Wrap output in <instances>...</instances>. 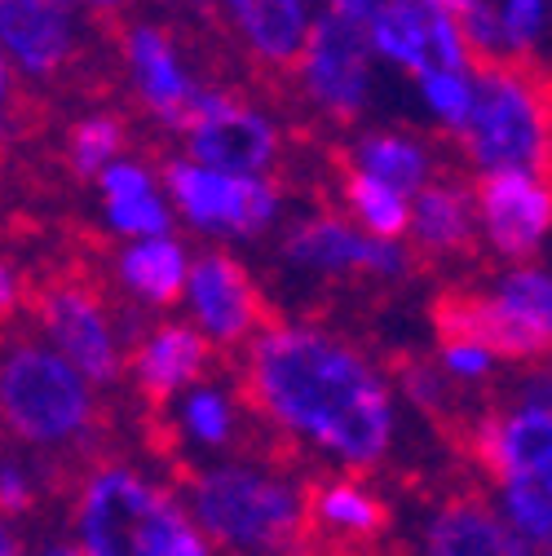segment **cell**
Instances as JSON below:
<instances>
[{"instance_id": "23", "label": "cell", "mask_w": 552, "mask_h": 556, "mask_svg": "<svg viewBox=\"0 0 552 556\" xmlns=\"http://www.w3.org/2000/svg\"><path fill=\"white\" fill-rule=\"evenodd\" d=\"M402 243H411L406 252L421 256H464L477 243L473 186L455 177H434L421 194H411Z\"/></svg>"}, {"instance_id": "31", "label": "cell", "mask_w": 552, "mask_h": 556, "mask_svg": "<svg viewBox=\"0 0 552 556\" xmlns=\"http://www.w3.org/2000/svg\"><path fill=\"white\" fill-rule=\"evenodd\" d=\"M447 384L464 389V384H487L495 371H500V358L487 350V344H477V340H442V350H438V363H434Z\"/></svg>"}, {"instance_id": "1", "label": "cell", "mask_w": 552, "mask_h": 556, "mask_svg": "<svg viewBox=\"0 0 552 556\" xmlns=\"http://www.w3.org/2000/svg\"><path fill=\"white\" fill-rule=\"evenodd\" d=\"M243 350V397L279 438L331 459L344 477L389 459L398 389L350 336L292 318L265 323Z\"/></svg>"}, {"instance_id": "5", "label": "cell", "mask_w": 552, "mask_h": 556, "mask_svg": "<svg viewBox=\"0 0 552 556\" xmlns=\"http://www.w3.org/2000/svg\"><path fill=\"white\" fill-rule=\"evenodd\" d=\"M0 429L32 451H66L98 429V389L40 340L0 354Z\"/></svg>"}, {"instance_id": "25", "label": "cell", "mask_w": 552, "mask_h": 556, "mask_svg": "<svg viewBox=\"0 0 552 556\" xmlns=\"http://www.w3.org/2000/svg\"><path fill=\"white\" fill-rule=\"evenodd\" d=\"M168 425L181 442L199 451H226L239 438V397L222 380H199L173 397Z\"/></svg>"}, {"instance_id": "24", "label": "cell", "mask_w": 552, "mask_h": 556, "mask_svg": "<svg viewBox=\"0 0 552 556\" xmlns=\"http://www.w3.org/2000/svg\"><path fill=\"white\" fill-rule=\"evenodd\" d=\"M350 168L411 199L438 177V155L421 132L380 124V128H363L350 142Z\"/></svg>"}, {"instance_id": "17", "label": "cell", "mask_w": 552, "mask_h": 556, "mask_svg": "<svg viewBox=\"0 0 552 556\" xmlns=\"http://www.w3.org/2000/svg\"><path fill=\"white\" fill-rule=\"evenodd\" d=\"M477 239L504 265L539 261L552 230L548 173H487L473 186Z\"/></svg>"}, {"instance_id": "37", "label": "cell", "mask_w": 552, "mask_h": 556, "mask_svg": "<svg viewBox=\"0 0 552 556\" xmlns=\"http://www.w3.org/2000/svg\"><path fill=\"white\" fill-rule=\"evenodd\" d=\"M372 5H376V0H318V10H336L344 18H363Z\"/></svg>"}, {"instance_id": "9", "label": "cell", "mask_w": 552, "mask_h": 556, "mask_svg": "<svg viewBox=\"0 0 552 556\" xmlns=\"http://www.w3.org/2000/svg\"><path fill=\"white\" fill-rule=\"evenodd\" d=\"M297 76L301 102L327 124H359L376 102V58L367 49L363 23L344 18L336 10H318L297 62L288 66Z\"/></svg>"}, {"instance_id": "16", "label": "cell", "mask_w": 552, "mask_h": 556, "mask_svg": "<svg viewBox=\"0 0 552 556\" xmlns=\"http://www.w3.org/2000/svg\"><path fill=\"white\" fill-rule=\"evenodd\" d=\"M0 53L18 85H53L85 53L80 0H0Z\"/></svg>"}, {"instance_id": "15", "label": "cell", "mask_w": 552, "mask_h": 556, "mask_svg": "<svg viewBox=\"0 0 552 556\" xmlns=\"http://www.w3.org/2000/svg\"><path fill=\"white\" fill-rule=\"evenodd\" d=\"M120 62L133 102L142 106L160 128L177 132L199 98V76L173 27L155 18H133L120 31Z\"/></svg>"}, {"instance_id": "33", "label": "cell", "mask_w": 552, "mask_h": 556, "mask_svg": "<svg viewBox=\"0 0 552 556\" xmlns=\"http://www.w3.org/2000/svg\"><path fill=\"white\" fill-rule=\"evenodd\" d=\"M36 500H40L36 472L14 455H0V517H23L36 508Z\"/></svg>"}, {"instance_id": "39", "label": "cell", "mask_w": 552, "mask_h": 556, "mask_svg": "<svg viewBox=\"0 0 552 556\" xmlns=\"http://www.w3.org/2000/svg\"><path fill=\"white\" fill-rule=\"evenodd\" d=\"M421 5H434V10H442V14H451V18H464L477 0H421Z\"/></svg>"}, {"instance_id": "36", "label": "cell", "mask_w": 552, "mask_h": 556, "mask_svg": "<svg viewBox=\"0 0 552 556\" xmlns=\"http://www.w3.org/2000/svg\"><path fill=\"white\" fill-rule=\"evenodd\" d=\"M18 76H14V66L5 62V53H0V132L10 128V119H14V111H18Z\"/></svg>"}, {"instance_id": "18", "label": "cell", "mask_w": 552, "mask_h": 556, "mask_svg": "<svg viewBox=\"0 0 552 556\" xmlns=\"http://www.w3.org/2000/svg\"><path fill=\"white\" fill-rule=\"evenodd\" d=\"M217 14L248 62L261 72H288L318 14V0H217Z\"/></svg>"}, {"instance_id": "10", "label": "cell", "mask_w": 552, "mask_h": 556, "mask_svg": "<svg viewBox=\"0 0 552 556\" xmlns=\"http://www.w3.org/2000/svg\"><path fill=\"white\" fill-rule=\"evenodd\" d=\"M181 132V155L217 168V173H235V177H274L284 160V128L261 102H252L248 93L235 89H209L203 85Z\"/></svg>"}, {"instance_id": "26", "label": "cell", "mask_w": 552, "mask_h": 556, "mask_svg": "<svg viewBox=\"0 0 552 556\" xmlns=\"http://www.w3.org/2000/svg\"><path fill=\"white\" fill-rule=\"evenodd\" d=\"M340 217L350 222L354 230H363L367 239H380V243H402L406 235V213H411V199L354 173V168H344L340 173Z\"/></svg>"}, {"instance_id": "3", "label": "cell", "mask_w": 552, "mask_h": 556, "mask_svg": "<svg viewBox=\"0 0 552 556\" xmlns=\"http://www.w3.org/2000/svg\"><path fill=\"white\" fill-rule=\"evenodd\" d=\"M80 556H213L181 495L128 464H98L76 495Z\"/></svg>"}, {"instance_id": "4", "label": "cell", "mask_w": 552, "mask_h": 556, "mask_svg": "<svg viewBox=\"0 0 552 556\" xmlns=\"http://www.w3.org/2000/svg\"><path fill=\"white\" fill-rule=\"evenodd\" d=\"M473 455L495 481V513L504 526L548 552L552 543V397L548 380L522 384L509 406L487 410L473 425Z\"/></svg>"}, {"instance_id": "27", "label": "cell", "mask_w": 552, "mask_h": 556, "mask_svg": "<svg viewBox=\"0 0 552 556\" xmlns=\"http://www.w3.org/2000/svg\"><path fill=\"white\" fill-rule=\"evenodd\" d=\"M66 164L76 177L93 181L106 164H115L120 155H128V128L115 111H89L66 128Z\"/></svg>"}, {"instance_id": "2", "label": "cell", "mask_w": 552, "mask_h": 556, "mask_svg": "<svg viewBox=\"0 0 552 556\" xmlns=\"http://www.w3.org/2000/svg\"><path fill=\"white\" fill-rule=\"evenodd\" d=\"M186 513L199 534L235 556H314L305 534V485L284 468L226 459L190 472Z\"/></svg>"}, {"instance_id": "20", "label": "cell", "mask_w": 552, "mask_h": 556, "mask_svg": "<svg viewBox=\"0 0 552 556\" xmlns=\"http://www.w3.org/2000/svg\"><path fill=\"white\" fill-rule=\"evenodd\" d=\"M389 504L372 491L363 477H323L305 491V534L331 539L344 552L385 539Z\"/></svg>"}, {"instance_id": "30", "label": "cell", "mask_w": 552, "mask_h": 556, "mask_svg": "<svg viewBox=\"0 0 552 556\" xmlns=\"http://www.w3.org/2000/svg\"><path fill=\"white\" fill-rule=\"evenodd\" d=\"M102 226L120 239V243H137V239H160L173 235V207L164 199V190H142V194H128V199H102Z\"/></svg>"}, {"instance_id": "12", "label": "cell", "mask_w": 552, "mask_h": 556, "mask_svg": "<svg viewBox=\"0 0 552 556\" xmlns=\"http://www.w3.org/2000/svg\"><path fill=\"white\" fill-rule=\"evenodd\" d=\"M359 23H363L376 66L402 72L406 80L473 66L468 45L460 36V18H451L434 5H421V0H376Z\"/></svg>"}, {"instance_id": "21", "label": "cell", "mask_w": 552, "mask_h": 556, "mask_svg": "<svg viewBox=\"0 0 552 556\" xmlns=\"http://www.w3.org/2000/svg\"><path fill=\"white\" fill-rule=\"evenodd\" d=\"M425 556H535V547L504 526L495 504L473 491H460L429 513Z\"/></svg>"}, {"instance_id": "35", "label": "cell", "mask_w": 552, "mask_h": 556, "mask_svg": "<svg viewBox=\"0 0 552 556\" xmlns=\"http://www.w3.org/2000/svg\"><path fill=\"white\" fill-rule=\"evenodd\" d=\"M23 301H27V278H23V269H18L10 256H0V318L18 314Z\"/></svg>"}, {"instance_id": "14", "label": "cell", "mask_w": 552, "mask_h": 556, "mask_svg": "<svg viewBox=\"0 0 552 556\" xmlns=\"http://www.w3.org/2000/svg\"><path fill=\"white\" fill-rule=\"evenodd\" d=\"M279 261L305 278H376V283H393V278L411 274L406 243L367 239L340 213H310L292 222L284 230Z\"/></svg>"}, {"instance_id": "22", "label": "cell", "mask_w": 552, "mask_h": 556, "mask_svg": "<svg viewBox=\"0 0 552 556\" xmlns=\"http://www.w3.org/2000/svg\"><path fill=\"white\" fill-rule=\"evenodd\" d=\"M190 261H195L190 243L173 230V235H160V239L120 243V248H115V261H111V274H115L120 292H124L133 305L173 309V305L181 301Z\"/></svg>"}, {"instance_id": "29", "label": "cell", "mask_w": 552, "mask_h": 556, "mask_svg": "<svg viewBox=\"0 0 552 556\" xmlns=\"http://www.w3.org/2000/svg\"><path fill=\"white\" fill-rule=\"evenodd\" d=\"M477 66H455V72H429L421 80H411L416 85V102L425 111V119L438 128V132H451L460 137L464 124H468V111H473V80Z\"/></svg>"}, {"instance_id": "28", "label": "cell", "mask_w": 552, "mask_h": 556, "mask_svg": "<svg viewBox=\"0 0 552 556\" xmlns=\"http://www.w3.org/2000/svg\"><path fill=\"white\" fill-rule=\"evenodd\" d=\"M487 5H491L495 40H500V62L530 66V58L548 40L552 0H487Z\"/></svg>"}, {"instance_id": "19", "label": "cell", "mask_w": 552, "mask_h": 556, "mask_svg": "<svg viewBox=\"0 0 552 556\" xmlns=\"http://www.w3.org/2000/svg\"><path fill=\"white\" fill-rule=\"evenodd\" d=\"M209 363L213 350L186 318L177 323H155L142 340L124 354V371L133 376L137 393L151 402H173L177 393H186L190 384L209 380Z\"/></svg>"}, {"instance_id": "40", "label": "cell", "mask_w": 552, "mask_h": 556, "mask_svg": "<svg viewBox=\"0 0 552 556\" xmlns=\"http://www.w3.org/2000/svg\"><path fill=\"white\" fill-rule=\"evenodd\" d=\"M133 0H80V10L85 14H120V10H128Z\"/></svg>"}, {"instance_id": "7", "label": "cell", "mask_w": 552, "mask_h": 556, "mask_svg": "<svg viewBox=\"0 0 552 556\" xmlns=\"http://www.w3.org/2000/svg\"><path fill=\"white\" fill-rule=\"evenodd\" d=\"M473 80V111L460 132L473 173H548L552 124L543 80L513 62L477 66Z\"/></svg>"}, {"instance_id": "11", "label": "cell", "mask_w": 552, "mask_h": 556, "mask_svg": "<svg viewBox=\"0 0 552 556\" xmlns=\"http://www.w3.org/2000/svg\"><path fill=\"white\" fill-rule=\"evenodd\" d=\"M36 318L45 331L40 344H49L62 363H72L93 389H106L124 376V331L106 296L89 283H76V278L49 283L36 296Z\"/></svg>"}, {"instance_id": "32", "label": "cell", "mask_w": 552, "mask_h": 556, "mask_svg": "<svg viewBox=\"0 0 552 556\" xmlns=\"http://www.w3.org/2000/svg\"><path fill=\"white\" fill-rule=\"evenodd\" d=\"M98 203L102 199H128V194H142V190H155L160 186V168H151L147 160H137V155H120L115 164H106L98 177Z\"/></svg>"}, {"instance_id": "34", "label": "cell", "mask_w": 552, "mask_h": 556, "mask_svg": "<svg viewBox=\"0 0 552 556\" xmlns=\"http://www.w3.org/2000/svg\"><path fill=\"white\" fill-rule=\"evenodd\" d=\"M402 393L416 402L421 410H442V406L451 402V384H447V376H442L434 363L406 367V371H402Z\"/></svg>"}, {"instance_id": "38", "label": "cell", "mask_w": 552, "mask_h": 556, "mask_svg": "<svg viewBox=\"0 0 552 556\" xmlns=\"http://www.w3.org/2000/svg\"><path fill=\"white\" fill-rule=\"evenodd\" d=\"M0 556H23V539L10 517H0Z\"/></svg>"}, {"instance_id": "6", "label": "cell", "mask_w": 552, "mask_h": 556, "mask_svg": "<svg viewBox=\"0 0 552 556\" xmlns=\"http://www.w3.org/2000/svg\"><path fill=\"white\" fill-rule=\"evenodd\" d=\"M442 340H477L500 363H539L552 344V274L539 261L504 265L473 292H451L434 309Z\"/></svg>"}, {"instance_id": "41", "label": "cell", "mask_w": 552, "mask_h": 556, "mask_svg": "<svg viewBox=\"0 0 552 556\" xmlns=\"http://www.w3.org/2000/svg\"><path fill=\"white\" fill-rule=\"evenodd\" d=\"M40 556H80L72 543H49V547H40Z\"/></svg>"}, {"instance_id": "8", "label": "cell", "mask_w": 552, "mask_h": 556, "mask_svg": "<svg viewBox=\"0 0 552 556\" xmlns=\"http://www.w3.org/2000/svg\"><path fill=\"white\" fill-rule=\"evenodd\" d=\"M160 190L173 222L213 243H252L284 222V190L274 177H235L177 155L160 168Z\"/></svg>"}, {"instance_id": "13", "label": "cell", "mask_w": 552, "mask_h": 556, "mask_svg": "<svg viewBox=\"0 0 552 556\" xmlns=\"http://www.w3.org/2000/svg\"><path fill=\"white\" fill-rule=\"evenodd\" d=\"M177 305L186 309V323L209 340V350H243L265 327V296L252 269L222 248L195 252Z\"/></svg>"}]
</instances>
